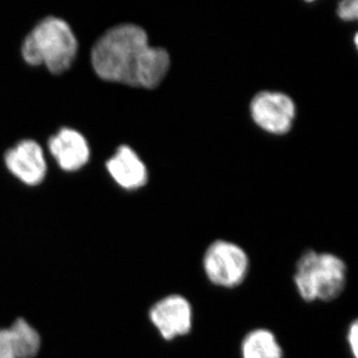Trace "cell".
Here are the masks:
<instances>
[{"label":"cell","instance_id":"cell-1","mask_svg":"<svg viewBox=\"0 0 358 358\" xmlns=\"http://www.w3.org/2000/svg\"><path fill=\"white\" fill-rule=\"evenodd\" d=\"M169 64V53L148 46L147 33L134 24L112 28L92 50V65L99 77L129 86L155 88L166 77Z\"/></svg>","mask_w":358,"mask_h":358},{"label":"cell","instance_id":"cell-2","mask_svg":"<svg viewBox=\"0 0 358 358\" xmlns=\"http://www.w3.org/2000/svg\"><path fill=\"white\" fill-rule=\"evenodd\" d=\"M346 280V264L334 254L308 250L296 264L294 286L308 303L336 300L343 294Z\"/></svg>","mask_w":358,"mask_h":358},{"label":"cell","instance_id":"cell-3","mask_svg":"<svg viewBox=\"0 0 358 358\" xmlns=\"http://www.w3.org/2000/svg\"><path fill=\"white\" fill-rule=\"evenodd\" d=\"M77 50L70 26L60 18L47 17L26 37L22 56L28 64L45 65L54 74H60L69 69Z\"/></svg>","mask_w":358,"mask_h":358},{"label":"cell","instance_id":"cell-4","mask_svg":"<svg viewBox=\"0 0 358 358\" xmlns=\"http://www.w3.org/2000/svg\"><path fill=\"white\" fill-rule=\"evenodd\" d=\"M202 266L212 285L219 288L234 289L246 280L250 260L248 254L239 245L216 240L207 247Z\"/></svg>","mask_w":358,"mask_h":358},{"label":"cell","instance_id":"cell-5","mask_svg":"<svg viewBox=\"0 0 358 358\" xmlns=\"http://www.w3.org/2000/svg\"><path fill=\"white\" fill-rule=\"evenodd\" d=\"M150 319L164 341L187 336L193 327L192 303L181 294H169L152 306Z\"/></svg>","mask_w":358,"mask_h":358},{"label":"cell","instance_id":"cell-6","mask_svg":"<svg viewBox=\"0 0 358 358\" xmlns=\"http://www.w3.org/2000/svg\"><path fill=\"white\" fill-rule=\"evenodd\" d=\"M254 121L268 133H288L293 124L296 108L288 96L284 94L263 92L254 98L251 103Z\"/></svg>","mask_w":358,"mask_h":358},{"label":"cell","instance_id":"cell-7","mask_svg":"<svg viewBox=\"0 0 358 358\" xmlns=\"http://www.w3.org/2000/svg\"><path fill=\"white\" fill-rule=\"evenodd\" d=\"M6 164L13 176L28 185L42 182L46 176L47 166L43 150L34 141H23L9 150Z\"/></svg>","mask_w":358,"mask_h":358},{"label":"cell","instance_id":"cell-8","mask_svg":"<svg viewBox=\"0 0 358 358\" xmlns=\"http://www.w3.org/2000/svg\"><path fill=\"white\" fill-rule=\"evenodd\" d=\"M49 150L61 169L76 171L88 162L90 150L86 138L72 129H60L49 140Z\"/></svg>","mask_w":358,"mask_h":358},{"label":"cell","instance_id":"cell-9","mask_svg":"<svg viewBox=\"0 0 358 358\" xmlns=\"http://www.w3.org/2000/svg\"><path fill=\"white\" fill-rule=\"evenodd\" d=\"M107 169L117 185L124 189L134 190L147 183L148 173L138 155L127 145L117 150L107 162Z\"/></svg>","mask_w":358,"mask_h":358},{"label":"cell","instance_id":"cell-10","mask_svg":"<svg viewBox=\"0 0 358 358\" xmlns=\"http://www.w3.org/2000/svg\"><path fill=\"white\" fill-rule=\"evenodd\" d=\"M242 358H282L284 352L272 331L256 329L249 331L241 343Z\"/></svg>","mask_w":358,"mask_h":358},{"label":"cell","instance_id":"cell-11","mask_svg":"<svg viewBox=\"0 0 358 358\" xmlns=\"http://www.w3.org/2000/svg\"><path fill=\"white\" fill-rule=\"evenodd\" d=\"M8 331L15 358H33L40 348L39 334L24 320H17Z\"/></svg>","mask_w":358,"mask_h":358},{"label":"cell","instance_id":"cell-12","mask_svg":"<svg viewBox=\"0 0 358 358\" xmlns=\"http://www.w3.org/2000/svg\"><path fill=\"white\" fill-rule=\"evenodd\" d=\"M338 13L341 20L352 21L357 20L358 2L357 0H345L338 6Z\"/></svg>","mask_w":358,"mask_h":358},{"label":"cell","instance_id":"cell-13","mask_svg":"<svg viewBox=\"0 0 358 358\" xmlns=\"http://www.w3.org/2000/svg\"><path fill=\"white\" fill-rule=\"evenodd\" d=\"M346 341H348L350 350H352V357L358 358V324L357 320H353L348 327Z\"/></svg>","mask_w":358,"mask_h":358},{"label":"cell","instance_id":"cell-14","mask_svg":"<svg viewBox=\"0 0 358 358\" xmlns=\"http://www.w3.org/2000/svg\"><path fill=\"white\" fill-rule=\"evenodd\" d=\"M0 358H15L7 329H0Z\"/></svg>","mask_w":358,"mask_h":358}]
</instances>
